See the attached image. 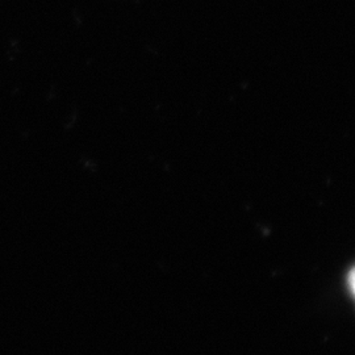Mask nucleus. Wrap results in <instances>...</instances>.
Returning <instances> with one entry per match:
<instances>
[{
	"mask_svg": "<svg viewBox=\"0 0 355 355\" xmlns=\"http://www.w3.org/2000/svg\"><path fill=\"white\" fill-rule=\"evenodd\" d=\"M346 283H347V288L349 291L352 292L353 297L355 300V266L350 268L347 277H346Z\"/></svg>",
	"mask_w": 355,
	"mask_h": 355,
	"instance_id": "f257e3e1",
	"label": "nucleus"
}]
</instances>
